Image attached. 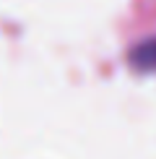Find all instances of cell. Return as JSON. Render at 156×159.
I'll return each instance as SVG.
<instances>
[{"label": "cell", "instance_id": "1", "mask_svg": "<svg viewBox=\"0 0 156 159\" xmlns=\"http://www.w3.org/2000/svg\"><path fill=\"white\" fill-rule=\"evenodd\" d=\"M130 65L135 70H143V73H151L156 70V37L146 39V42H138L133 50H130Z\"/></svg>", "mask_w": 156, "mask_h": 159}]
</instances>
